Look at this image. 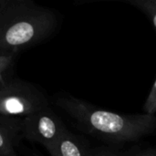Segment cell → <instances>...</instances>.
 <instances>
[{
	"instance_id": "6da1fadb",
	"label": "cell",
	"mask_w": 156,
	"mask_h": 156,
	"mask_svg": "<svg viewBox=\"0 0 156 156\" xmlns=\"http://www.w3.org/2000/svg\"><path fill=\"white\" fill-rule=\"evenodd\" d=\"M56 104L76 122L80 130L109 143L135 142L156 130L155 115L120 114L69 95L58 97Z\"/></svg>"
},
{
	"instance_id": "7a4b0ae2",
	"label": "cell",
	"mask_w": 156,
	"mask_h": 156,
	"mask_svg": "<svg viewBox=\"0 0 156 156\" xmlns=\"http://www.w3.org/2000/svg\"><path fill=\"white\" fill-rule=\"evenodd\" d=\"M55 12L31 0H9L0 13V53H16L49 37L58 27Z\"/></svg>"
},
{
	"instance_id": "3957f363",
	"label": "cell",
	"mask_w": 156,
	"mask_h": 156,
	"mask_svg": "<svg viewBox=\"0 0 156 156\" xmlns=\"http://www.w3.org/2000/svg\"><path fill=\"white\" fill-rule=\"evenodd\" d=\"M49 107L44 93L32 83L20 80L9 79L0 86V114L25 118Z\"/></svg>"
},
{
	"instance_id": "277c9868",
	"label": "cell",
	"mask_w": 156,
	"mask_h": 156,
	"mask_svg": "<svg viewBox=\"0 0 156 156\" xmlns=\"http://www.w3.org/2000/svg\"><path fill=\"white\" fill-rule=\"evenodd\" d=\"M67 127L50 107L23 118L22 137L48 150L66 132Z\"/></svg>"
},
{
	"instance_id": "5b68a950",
	"label": "cell",
	"mask_w": 156,
	"mask_h": 156,
	"mask_svg": "<svg viewBox=\"0 0 156 156\" xmlns=\"http://www.w3.org/2000/svg\"><path fill=\"white\" fill-rule=\"evenodd\" d=\"M21 118L0 114V156H16V147L22 137Z\"/></svg>"
},
{
	"instance_id": "8992f818",
	"label": "cell",
	"mask_w": 156,
	"mask_h": 156,
	"mask_svg": "<svg viewBox=\"0 0 156 156\" xmlns=\"http://www.w3.org/2000/svg\"><path fill=\"white\" fill-rule=\"evenodd\" d=\"M47 151L50 156H93L92 150L69 130Z\"/></svg>"
},
{
	"instance_id": "52a82bcc",
	"label": "cell",
	"mask_w": 156,
	"mask_h": 156,
	"mask_svg": "<svg viewBox=\"0 0 156 156\" xmlns=\"http://www.w3.org/2000/svg\"><path fill=\"white\" fill-rule=\"evenodd\" d=\"M18 54L16 53H0V86H2L9 78Z\"/></svg>"
},
{
	"instance_id": "ba28073f",
	"label": "cell",
	"mask_w": 156,
	"mask_h": 156,
	"mask_svg": "<svg viewBox=\"0 0 156 156\" xmlns=\"http://www.w3.org/2000/svg\"><path fill=\"white\" fill-rule=\"evenodd\" d=\"M126 2L137 7L148 16L156 32V0H128Z\"/></svg>"
},
{
	"instance_id": "9c48e42d",
	"label": "cell",
	"mask_w": 156,
	"mask_h": 156,
	"mask_svg": "<svg viewBox=\"0 0 156 156\" xmlns=\"http://www.w3.org/2000/svg\"><path fill=\"white\" fill-rule=\"evenodd\" d=\"M144 111V113L146 114L154 115L156 113V80L145 101Z\"/></svg>"
},
{
	"instance_id": "30bf717a",
	"label": "cell",
	"mask_w": 156,
	"mask_h": 156,
	"mask_svg": "<svg viewBox=\"0 0 156 156\" xmlns=\"http://www.w3.org/2000/svg\"><path fill=\"white\" fill-rule=\"evenodd\" d=\"M93 156H121L120 154L106 149H94L92 150Z\"/></svg>"
},
{
	"instance_id": "8fae6325",
	"label": "cell",
	"mask_w": 156,
	"mask_h": 156,
	"mask_svg": "<svg viewBox=\"0 0 156 156\" xmlns=\"http://www.w3.org/2000/svg\"><path fill=\"white\" fill-rule=\"evenodd\" d=\"M135 156H156V149H145L137 153Z\"/></svg>"
},
{
	"instance_id": "7c38bea8",
	"label": "cell",
	"mask_w": 156,
	"mask_h": 156,
	"mask_svg": "<svg viewBox=\"0 0 156 156\" xmlns=\"http://www.w3.org/2000/svg\"><path fill=\"white\" fill-rule=\"evenodd\" d=\"M8 3H9V0H0V13L5 8Z\"/></svg>"
}]
</instances>
